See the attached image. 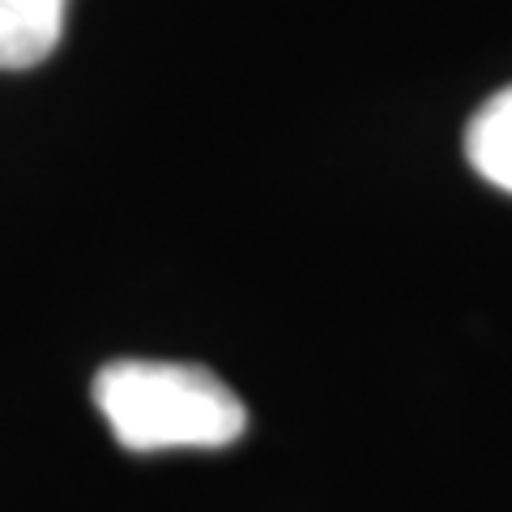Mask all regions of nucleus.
Masks as SVG:
<instances>
[{
  "mask_svg": "<svg viewBox=\"0 0 512 512\" xmlns=\"http://www.w3.org/2000/svg\"><path fill=\"white\" fill-rule=\"evenodd\" d=\"M69 0H0V69H35L56 52Z\"/></svg>",
  "mask_w": 512,
  "mask_h": 512,
  "instance_id": "nucleus-2",
  "label": "nucleus"
},
{
  "mask_svg": "<svg viewBox=\"0 0 512 512\" xmlns=\"http://www.w3.org/2000/svg\"><path fill=\"white\" fill-rule=\"evenodd\" d=\"M94 406L128 453L227 448L244 436L248 410L210 367L116 359L94 376Z\"/></svg>",
  "mask_w": 512,
  "mask_h": 512,
  "instance_id": "nucleus-1",
  "label": "nucleus"
},
{
  "mask_svg": "<svg viewBox=\"0 0 512 512\" xmlns=\"http://www.w3.org/2000/svg\"><path fill=\"white\" fill-rule=\"evenodd\" d=\"M466 158L487 184L512 192V86L474 111L466 128Z\"/></svg>",
  "mask_w": 512,
  "mask_h": 512,
  "instance_id": "nucleus-3",
  "label": "nucleus"
}]
</instances>
